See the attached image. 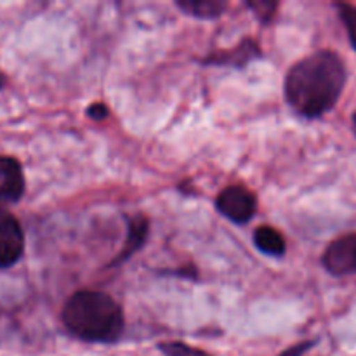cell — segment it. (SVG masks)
I'll return each mask as SVG.
<instances>
[{"instance_id":"e0dca14e","label":"cell","mask_w":356,"mask_h":356,"mask_svg":"<svg viewBox=\"0 0 356 356\" xmlns=\"http://www.w3.org/2000/svg\"><path fill=\"white\" fill-rule=\"evenodd\" d=\"M355 129H356V115H355Z\"/></svg>"},{"instance_id":"6da1fadb","label":"cell","mask_w":356,"mask_h":356,"mask_svg":"<svg viewBox=\"0 0 356 356\" xmlns=\"http://www.w3.org/2000/svg\"><path fill=\"white\" fill-rule=\"evenodd\" d=\"M344 83L346 70L339 56L330 51H320L289 70L285 97L299 115L316 118L336 106Z\"/></svg>"},{"instance_id":"4fadbf2b","label":"cell","mask_w":356,"mask_h":356,"mask_svg":"<svg viewBox=\"0 0 356 356\" xmlns=\"http://www.w3.org/2000/svg\"><path fill=\"white\" fill-rule=\"evenodd\" d=\"M247 7H250V9L254 10V14H256L263 23H268L270 19H273L278 3L268 2V0H261V2H247Z\"/></svg>"},{"instance_id":"2e32d148","label":"cell","mask_w":356,"mask_h":356,"mask_svg":"<svg viewBox=\"0 0 356 356\" xmlns=\"http://www.w3.org/2000/svg\"><path fill=\"white\" fill-rule=\"evenodd\" d=\"M355 271H356V247H355Z\"/></svg>"},{"instance_id":"52a82bcc","label":"cell","mask_w":356,"mask_h":356,"mask_svg":"<svg viewBox=\"0 0 356 356\" xmlns=\"http://www.w3.org/2000/svg\"><path fill=\"white\" fill-rule=\"evenodd\" d=\"M261 58V49L254 40H242V44L232 51H222L218 54H211L204 59L205 65H219V66H235L242 68L252 59Z\"/></svg>"},{"instance_id":"9a60e30c","label":"cell","mask_w":356,"mask_h":356,"mask_svg":"<svg viewBox=\"0 0 356 356\" xmlns=\"http://www.w3.org/2000/svg\"><path fill=\"white\" fill-rule=\"evenodd\" d=\"M313 344H315V343H313V341H309V343L296 344V346H292V348H289V350H285L280 356H301V355H305L306 351L312 350Z\"/></svg>"},{"instance_id":"5bb4252c","label":"cell","mask_w":356,"mask_h":356,"mask_svg":"<svg viewBox=\"0 0 356 356\" xmlns=\"http://www.w3.org/2000/svg\"><path fill=\"white\" fill-rule=\"evenodd\" d=\"M87 115H89L90 118H94V120H103V118H106L108 115H110V111H108V108L104 106V104L94 103L87 108Z\"/></svg>"},{"instance_id":"277c9868","label":"cell","mask_w":356,"mask_h":356,"mask_svg":"<svg viewBox=\"0 0 356 356\" xmlns=\"http://www.w3.org/2000/svg\"><path fill=\"white\" fill-rule=\"evenodd\" d=\"M24 250V235L19 221L10 212L0 211V268H10Z\"/></svg>"},{"instance_id":"7a4b0ae2","label":"cell","mask_w":356,"mask_h":356,"mask_svg":"<svg viewBox=\"0 0 356 356\" xmlns=\"http://www.w3.org/2000/svg\"><path fill=\"white\" fill-rule=\"evenodd\" d=\"M63 322L73 336L87 343H115L124 330V313L111 296L80 291L66 301Z\"/></svg>"},{"instance_id":"3957f363","label":"cell","mask_w":356,"mask_h":356,"mask_svg":"<svg viewBox=\"0 0 356 356\" xmlns=\"http://www.w3.org/2000/svg\"><path fill=\"white\" fill-rule=\"evenodd\" d=\"M216 205H218V211L229 221L243 225L254 218L257 202L252 191H249L247 188L228 186L219 193Z\"/></svg>"},{"instance_id":"8992f818","label":"cell","mask_w":356,"mask_h":356,"mask_svg":"<svg viewBox=\"0 0 356 356\" xmlns=\"http://www.w3.org/2000/svg\"><path fill=\"white\" fill-rule=\"evenodd\" d=\"M355 247L356 235L344 236L330 243L323 254V266L327 271L336 277L355 271Z\"/></svg>"},{"instance_id":"8fae6325","label":"cell","mask_w":356,"mask_h":356,"mask_svg":"<svg viewBox=\"0 0 356 356\" xmlns=\"http://www.w3.org/2000/svg\"><path fill=\"white\" fill-rule=\"evenodd\" d=\"M160 353L163 356H211L198 348H191L184 343H162L159 344Z\"/></svg>"},{"instance_id":"9c48e42d","label":"cell","mask_w":356,"mask_h":356,"mask_svg":"<svg viewBox=\"0 0 356 356\" xmlns=\"http://www.w3.org/2000/svg\"><path fill=\"white\" fill-rule=\"evenodd\" d=\"M176 6L188 16L200 17V19H214L225 13L228 2H225V0H177Z\"/></svg>"},{"instance_id":"ba28073f","label":"cell","mask_w":356,"mask_h":356,"mask_svg":"<svg viewBox=\"0 0 356 356\" xmlns=\"http://www.w3.org/2000/svg\"><path fill=\"white\" fill-rule=\"evenodd\" d=\"M148 232H149V222L146 218H143V216H136V218L129 219L127 240H125L124 247H122V252L113 259V266L124 263V261H127L132 254L138 252V250L143 247V243L146 242Z\"/></svg>"},{"instance_id":"30bf717a","label":"cell","mask_w":356,"mask_h":356,"mask_svg":"<svg viewBox=\"0 0 356 356\" xmlns=\"http://www.w3.org/2000/svg\"><path fill=\"white\" fill-rule=\"evenodd\" d=\"M254 243H256V247L261 252L275 257L284 256L285 249H287L284 236L275 228H270V226H261V228L256 229V233H254Z\"/></svg>"},{"instance_id":"7c38bea8","label":"cell","mask_w":356,"mask_h":356,"mask_svg":"<svg viewBox=\"0 0 356 356\" xmlns=\"http://www.w3.org/2000/svg\"><path fill=\"white\" fill-rule=\"evenodd\" d=\"M337 10H339L341 19L346 26L351 45L356 51V7L350 6V3H337Z\"/></svg>"},{"instance_id":"5b68a950","label":"cell","mask_w":356,"mask_h":356,"mask_svg":"<svg viewBox=\"0 0 356 356\" xmlns=\"http://www.w3.org/2000/svg\"><path fill=\"white\" fill-rule=\"evenodd\" d=\"M24 193V176L21 163L13 156H0V211L21 200Z\"/></svg>"}]
</instances>
